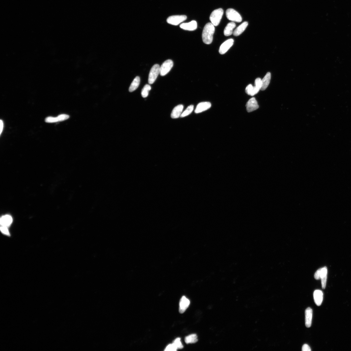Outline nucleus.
<instances>
[{
    "label": "nucleus",
    "instance_id": "obj_1",
    "mask_svg": "<svg viewBox=\"0 0 351 351\" xmlns=\"http://www.w3.org/2000/svg\"><path fill=\"white\" fill-rule=\"evenodd\" d=\"M215 31L214 26L211 22L207 23L203 28L202 34V40L207 44L212 43Z\"/></svg>",
    "mask_w": 351,
    "mask_h": 351
},
{
    "label": "nucleus",
    "instance_id": "obj_2",
    "mask_svg": "<svg viewBox=\"0 0 351 351\" xmlns=\"http://www.w3.org/2000/svg\"><path fill=\"white\" fill-rule=\"evenodd\" d=\"M223 14V10L222 9L219 8L214 10L209 18L211 23L214 26H218L222 19Z\"/></svg>",
    "mask_w": 351,
    "mask_h": 351
},
{
    "label": "nucleus",
    "instance_id": "obj_3",
    "mask_svg": "<svg viewBox=\"0 0 351 351\" xmlns=\"http://www.w3.org/2000/svg\"><path fill=\"white\" fill-rule=\"evenodd\" d=\"M226 16L228 19L233 22H241L242 19L240 14L233 9H229L226 11Z\"/></svg>",
    "mask_w": 351,
    "mask_h": 351
},
{
    "label": "nucleus",
    "instance_id": "obj_4",
    "mask_svg": "<svg viewBox=\"0 0 351 351\" xmlns=\"http://www.w3.org/2000/svg\"><path fill=\"white\" fill-rule=\"evenodd\" d=\"M160 66L159 65L156 64L151 69L148 77V83L150 84L154 83L160 73Z\"/></svg>",
    "mask_w": 351,
    "mask_h": 351
},
{
    "label": "nucleus",
    "instance_id": "obj_5",
    "mask_svg": "<svg viewBox=\"0 0 351 351\" xmlns=\"http://www.w3.org/2000/svg\"><path fill=\"white\" fill-rule=\"evenodd\" d=\"M187 18L185 15H174L169 17L167 19L168 23L174 26H177Z\"/></svg>",
    "mask_w": 351,
    "mask_h": 351
},
{
    "label": "nucleus",
    "instance_id": "obj_6",
    "mask_svg": "<svg viewBox=\"0 0 351 351\" xmlns=\"http://www.w3.org/2000/svg\"><path fill=\"white\" fill-rule=\"evenodd\" d=\"M173 65V61L171 60L165 61L160 68V74L162 76H165L171 71Z\"/></svg>",
    "mask_w": 351,
    "mask_h": 351
},
{
    "label": "nucleus",
    "instance_id": "obj_7",
    "mask_svg": "<svg viewBox=\"0 0 351 351\" xmlns=\"http://www.w3.org/2000/svg\"><path fill=\"white\" fill-rule=\"evenodd\" d=\"M234 40L233 39H230L225 41L221 45L219 52L221 54H224L227 52L229 49L233 46Z\"/></svg>",
    "mask_w": 351,
    "mask_h": 351
},
{
    "label": "nucleus",
    "instance_id": "obj_8",
    "mask_svg": "<svg viewBox=\"0 0 351 351\" xmlns=\"http://www.w3.org/2000/svg\"><path fill=\"white\" fill-rule=\"evenodd\" d=\"M69 116L66 114H61L56 117L49 116L45 119V122L48 123H53L65 121L69 119Z\"/></svg>",
    "mask_w": 351,
    "mask_h": 351
},
{
    "label": "nucleus",
    "instance_id": "obj_9",
    "mask_svg": "<svg viewBox=\"0 0 351 351\" xmlns=\"http://www.w3.org/2000/svg\"><path fill=\"white\" fill-rule=\"evenodd\" d=\"M246 110L249 112L256 110L259 108V105L256 99L254 97L249 100L246 105Z\"/></svg>",
    "mask_w": 351,
    "mask_h": 351
},
{
    "label": "nucleus",
    "instance_id": "obj_10",
    "mask_svg": "<svg viewBox=\"0 0 351 351\" xmlns=\"http://www.w3.org/2000/svg\"><path fill=\"white\" fill-rule=\"evenodd\" d=\"M190 301L185 296H183L180 299L179 303V312L183 314L189 306Z\"/></svg>",
    "mask_w": 351,
    "mask_h": 351
},
{
    "label": "nucleus",
    "instance_id": "obj_11",
    "mask_svg": "<svg viewBox=\"0 0 351 351\" xmlns=\"http://www.w3.org/2000/svg\"><path fill=\"white\" fill-rule=\"evenodd\" d=\"M211 104L209 102H203L198 104L195 110L196 114L205 111L211 108Z\"/></svg>",
    "mask_w": 351,
    "mask_h": 351
},
{
    "label": "nucleus",
    "instance_id": "obj_12",
    "mask_svg": "<svg viewBox=\"0 0 351 351\" xmlns=\"http://www.w3.org/2000/svg\"><path fill=\"white\" fill-rule=\"evenodd\" d=\"M305 325L307 328L311 327L312 323L313 310L309 307L305 311Z\"/></svg>",
    "mask_w": 351,
    "mask_h": 351
},
{
    "label": "nucleus",
    "instance_id": "obj_13",
    "mask_svg": "<svg viewBox=\"0 0 351 351\" xmlns=\"http://www.w3.org/2000/svg\"><path fill=\"white\" fill-rule=\"evenodd\" d=\"M180 27L183 30L192 31L195 30L197 29V25L196 21H192L188 23L181 24Z\"/></svg>",
    "mask_w": 351,
    "mask_h": 351
},
{
    "label": "nucleus",
    "instance_id": "obj_14",
    "mask_svg": "<svg viewBox=\"0 0 351 351\" xmlns=\"http://www.w3.org/2000/svg\"><path fill=\"white\" fill-rule=\"evenodd\" d=\"M314 297L316 305L318 306H320L323 301V293L320 290H316L314 293Z\"/></svg>",
    "mask_w": 351,
    "mask_h": 351
},
{
    "label": "nucleus",
    "instance_id": "obj_15",
    "mask_svg": "<svg viewBox=\"0 0 351 351\" xmlns=\"http://www.w3.org/2000/svg\"><path fill=\"white\" fill-rule=\"evenodd\" d=\"M183 107V106L182 105L176 106L172 112L171 117L173 119H176L180 117L182 113Z\"/></svg>",
    "mask_w": 351,
    "mask_h": 351
},
{
    "label": "nucleus",
    "instance_id": "obj_16",
    "mask_svg": "<svg viewBox=\"0 0 351 351\" xmlns=\"http://www.w3.org/2000/svg\"><path fill=\"white\" fill-rule=\"evenodd\" d=\"M327 275V269L326 267L321 268V279L322 287L325 289L326 286Z\"/></svg>",
    "mask_w": 351,
    "mask_h": 351
},
{
    "label": "nucleus",
    "instance_id": "obj_17",
    "mask_svg": "<svg viewBox=\"0 0 351 351\" xmlns=\"http://www.w3.org/2000/svg\"><path fill=\"white\" fill-rule=\"evenodd\" d=\"M235 26L236 25L234 22H229L225 28L224 31V35L226 36H229L233 34V30Z\"/></svg>",
    "mask_w": 351,
    "mask_h": 351
},
{
    "label": "nucleus",
    "instance_id": "obj_18",
    "mask_svg": "<svg viewBox=\"0 0 351 351\" xmlns=\"http://www.w3.org/2000/svg\"><path fill=\"white\" fill-rule=\"evenodd\" d=\"M248 25V23L247 22H243L235 30L233 33V35L235 36L240 35L245 30Z\"/></svg>",
    "mask_w": 351,
    "mask_h": 351
},
{
    "label": "nucleus",
    "instance_id": "obj_19",
    "mask_svg": "<svg viewBox=\"0 0 351 351\" xmlns=\"http://www.w3.org/2000/svg\"><path fill=\"white\" fill-rule=\"evenodd\" d=\"M259 89L255 86H253L251 84H250L246 87L245 89V92L246 94L249 95L254 96L257 94L259 92Z\"/></svg>",
    "mask_w": 351,
    "mask_h": 351
},
{
    "label": "nucleus",
    "instance_id": "obj_20",
    "mask_svg": "<svg viewBox=\"0 0 351 351\" xmlns=\"http://www.w3.org/2000/svg\"><path fill=\"white\" fill-rule=\"evenodd\" d=\"M1 224L2 226L8 227L13 222L12 217L9 215L2 216L1 219Z\"/></svg>",
    "mask_w": 351,
    "mask_h": 351
},
{
    "label": "nucleus",
    "instance_id": "obj_21",
    "mask_svg": "<svg viewBox=\"0 0 351 351\" xmlns=\"http://www.w3.org/2000/svg\"><path fill=\"white\" fill-rule=\"evenodd\" d=\"M271 79V73L268 72L262 80V85L261 89L262 90H264L269 86Z\"/></svg>",
    "mask_w": 351,
    "mask_h": 351
},
{
    "label": "nucleus",
    "instance_id": "obj_22",
    "mask_svg": "<svg viewBox=\"0 0 351 351\" xmlns=\"http://www.w3.org/2000/svg\"><path fill=\"white\" fill-rule=\"evenodd\" d=\"M140 83V78L139 77H136L132 82L129 89L130 92H132L136 89L139 86Z\"/></svg>",
    "mask_w": 351,
    "mask_h": 351
},
{
    "label": "nucleus",
    "instance_id": "obj_23",
    "mask_svg": "<svg viewBox=\"0 0 351 351\" xmlns=\"http://www.w3.org/2000/svg\"><path fill=\"white\" fill-rule=\"evenodd\" d=\"M197 336L195 334L186 336L185 338V342L186 344L195 343L198 341Z\"/></svg>",
    "mask_w": 351,
    "mask_h": 351
},
{
    "label": "nucleus",
    "instance_id": "obj_24",
    "mask_svg": "<svg viewBox=\"0 0 351 351\" xmlns=\"http://www.w3.org/2000/svg\"><path fill=\"white\" fill-rule=\"evenodd\" d=\"M151 89V87L150 85L146 84L144 86L141 91V94L143 97L145 98L148 97L149 92Z\"/></svg>",
    "mask_w": 351,
    "mask_h": 351
},
{
    "label": "nucleus",
    "instance_id": "obj_25",
    "mask_svg": "<svg viewBox=\"0 0 351 351\" xmlns=\"http://www.w3.org/2000/svg\"><path fill=\"white\" fill-rule=\"evenodd\" d=\"M194 109V106L193 105L189 106L182 113L180 116L181 117H184L190 115Z\"/></svg>",
    "mask_w": 351,
    "mask_h": 351
},
{
    "label": "nucleus",
    "instance_id": "obj_26",
    "mask_svg": "<svg viewBox=\"0 0 351 351\" xmlns=\"http://www.w3.org/2000/svg\"><path fill=\"white\" fill-rule=\"evenodd\" d=\"M173 343L178 349H182L183 348V345L181 341L180 338L179 337L176 339L173 342Z\"/></svg>",
    "mask_w": 351,
    "mask_h": 351
},
{
    "label": "nucleus",
    "instance_id": "obj_27",
    "mask_svg": "<svg viewBox=\"0 0 351 351\" xmlns=\"http://www.w3.org/2000/svg\"><path fill=\"white\" fill-rule=\"evenodd\" d=\"M178 349L172 343L169 344L168 346L166 347L165 349V351H176Z\"/></svg>",
    "mask_w": 351,
    "mask_h": 351
},
{
    "label": "nucleus",
    "instance_id": "obj_28",
    "mask_svg": "<svg viewBox=\"0 0 351 351\" xmlns=\"http://www.w3.org/2000/svg\"><path fill=\"white\" fill-rule=\"evenodd\" d=\"M254 83H255V86L261 90L262 85V79L260 78H256Z\"/></svg>",
    "mask_w": 351,
    "mask_h": 351
},
{
    "label": "nucleus",
    "instance_id": "obj_29",
    "mask_svg": "<svg viewBox=\"0 0 351 351\" xmlns=\"http://www.w3.org/2000/svg\"><path fill=\"white\" fill-rule=\"evenodd\" d=\"M1 230L2 233L4 234L7 235H10L7 227L2 226L1 228Z\"/></svg>",
    "mask_w": 351,
    "mask_h": 351
},
{
    "label": "nucleus",
    "instance_id": "obj_30",
    "mask_svg": "<svg viewBox=\"0 0 351 351\" xmlns=\"http://www.w3.org/2000/svg\"><path fill=\"white\" fill-rule=\"evenodd\" d=\"M321 268L319 269L314 274V278L316 280H319L321 279Z\"/></svg>",
    "mask_w": 351,
    "mask_h": 351
},
{
    "label": "nucleus",
    "instance_id": "obj_31",
    "mask_svg": "<svg viewBox=\"0 0 351 351\" xmlns=\"http://www.w3.org/2000/svg\"><path fill=\"white\" fill-rule=\"evenodd\" d=\"M302 351H310L311 349L308 345L305 344L302 346Z\"/></svg>",
    "mask_w": 351,
    "mask_h": 351
},
{
    "label": "nucleus",
    "instance_id": "obj_32",
    "mask_svg": "<svg viewBox=\"0 0 351 351\" xmlns=\"http://www.w3.org/2000/svg\"><path fill=\"white\" fill-rule=\"evenodd\" d=\"M0 124H1V125H0V127H1V129H0V131H1V132H0V133H1V134L3 131L4 126L3 121L2 120H1V121H0Z\"/></svg>",
    "mask_w": 351,
    "mask_h": 351
}]
</instances>
